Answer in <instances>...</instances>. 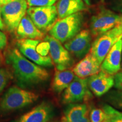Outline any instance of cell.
Here are the masks:
<instances>
[{"mask_svg": "<svg viewBox=\"0 0 122 122\" xmlns=\"http://www.w3.org/2000/svg\"><path fill=\"white\" fill-rule=\"evenodd\" d=\"M16 30L18 36L21 39H40L44 36L42 31L36 27L28 15L22 18Z\"/></svg>", "mask_w": 122, "mask_h": 122, "instance_id": "e0dca14e", "label": "cell"}, {"mask_svg": "<svg viewBox=\"0 0 122 122\" xmlns=\"http://www.w3.org/2000/svg\"><path fill=\"white\" fill-rule=\"evenodd\" d=\"M122 23V15L106 9H102L91 18L90 30L94 37L111 30Z\"/></svg>", "mask_w": 122, "mask_h": 122, "instance_id": "5b68a950", "label": "cell"}, {"mask_svg": "<svg viewBox=\"0 0 122 122\" xmlns=\"http://www.w3.org/2000/svg\"><path fill=\"white\" fill-rule=\"evenodd\" d=\"M107 98L111 105L122 110V91L118 89L111 92L107 95Z\"/></svg>", "mask_w": 122, "mask_h": 122, "instance_id": "44dd1931", "label": "cell"}, {"mask_svg": "<svg viewBox=\"0 0 122 122\" xmlns=\"http://www.w3.org/2000/svg\"><path fill=\"white\" fill-rule=\"evenodd\" d=\"M118 4L120 7V8L122 9V0H118Z\"/></svg>", "mask_w": 122, "mask_h": 122, "instance_id": "4dcf8cb0", "label": "cell"}, {"mask_svg": "<svg viewBox=\"0 0 122 122\" xmlns=\"http://www.w3.org/2000/svg\"><path fill=\"white\" fill-rule=\"evenodd\" d=\"M30 7L47 6L54 4L58 0H26Z\"/></svg>", "mask_w": 122, "mask_h": 122, "instance_id": "cb8c5ba5", "label": "cell"}, {"mask_svg": "<svg viewBox=\"0 0 122 122\" xmlns=\"http://www.w3.org/2000/svg\"><path fill=\"white\" fill-rule=\"evenodd\" d=\"M75 76L73 71L70 70L59 71L56 69L51 81V89L55 93H61L72 82Z\"/></svg>", "mask_w": 122, "mask_h": 122, "instance_id": "d6986e66", "label": "cell"}, {"mask_svg": "<svg viewBox=\"0 0 122 122\" xmlns=\"http://www.w3.org/2000/svg\"><path fill=\"white\" fill-rule=\"evenodd\" d=\"M7 37L4 32L0 30V50L4 49L7 45Z\"/></svg>", "mask_w": 122, "mask_h": 122, "instance_id": "4316f807", "label": "cell"}, {"mask_svg": "<svg viewBox=\"0 0 122 122\" xmlns=\"http://www.w3.org/2000/svg\"><path fill=\"white\" fill-rule=\"evenodd\" d=\"M5 61L12 70L17 85L23 89L35 87L48 80L49 77L46 70L29 60L16 48L7 50Z\"/></svg>", "mask_w": 122, "mask_h": 122, "instance_id": "6da1fadb", "label": "cell"}, {"mask_svg": "<svg viewBox=\"0 0 122 122\" xmlns=\"http://www.w3.org/2000/svg\"><path fill=\"white\" fill-rule=\"evenodd\" d=\"M88 85L92 92L97 97L107 93L114 85V76L100 70L87 78Z\"/></svg>", "mask_w": 122, "mask_h": 122, "instance_id": "4fadbf2b", "label": "cell"}, {"mask_svg": "<svg viewBox=\"0 0 122 122\" xmlns=\"http://www.w3.org/2000/svg\"><path fill=\"white\" fill-rule=\"evenodd\" d=\"M122 39L119 40L112 48L101 64L100 69L111 75H115L121 70Z\"/></svg>", "mask_w": 122, "mask_h": 122, "instance_id": "7c38bea8", "label": "cell"}, {"mask_svg": "<svg viewBox=\"0 0 122 122\" xmlns=\"http://www.w3.org/2000/svg\"><path fill=\"white\" fill-rule=\"evenodd\" d=\"M122 39V23L96 37L90 53L101 65L112 46Z\"/></svg>", "mask_w": 122, "mask_h": 122, "instance_id": "277c9868", "label": "cell"}, {"mask_svg": "<svg viewBox=\"0 0 122 122\" xmlns=\"http://www.w3.org/2000/svg\"><path fill=\"white\" fill-rule=\"evenodd\" d=\"M114 76V86L119 90L122 91V71L116 74Z\"/></svg>", "mask_w": 122, "mask_h": 122, "instance_id": "484cf974", "label": "cell"}, {"mask_svg": "<svg viewBox=\"0 0 122 122\" xmlns=\"http://www.w3.org/2000/svg\"><path fill=\"white\" fill-rule=\"evenodd\" d=\"M88 30H80L76 36L64 44V46L77 59L83 58L91 51L92 36Z\"/></svg>", "mask_w": 122, "mask_h": 122, "instance_id": "8fae6325", "label": "cell"}, {"mask_svg": "<svg viewBox=\"0 0 122 122\" xmlns=\"http://www.w3.org/2000/svg\"><path fill=\"white\" fill-rule=\"evenodd\" d=\"M92 97L87 78H80L75 75L72 82L64 90L62 101L65 104H70L88 101Z\"/></svg>", "mask_w": 122, "mask_h": 122, "instance_id": "52a82bcc", "label": "cell"}, {"mask_svg": "<svg viewBox=\"0 0 122 122\" xmlns=\"http://www.w3.org/2000/svg\"><path fill=\"white\" fill-rule=\"evenodd\" d=\"M39 96L25 89L11 86L0 98V111L10 112L23 109L35 103Z\"/></svg>", "mask_w": 122, "mask_h": 122, "instance_id": "7a4b0ae2", "label": "cell"}, {"mask_svg": "<svg viewBox=\"0 0 122 122\" xmlns=\"http://www.w3.org/2000/svg\"><path fill=\"white\" fill-rule=\"evenodd\" d=\"M45 41L49 44L50 57L56 69L63 71L72 66L74 59L59 41L51 36H46Z\"/></svg>", "mask_w": 122, "mask_h": 122, "instance_id": "9c48e42d", "label": "cell"}, {"mask_svg": "<svg viewBox=\"0 0 122 122\" xmlns=\"http://www.w3.org/2000/svg\"><path fill=\"white\" fill-rule=\"evenodd\" d=\"M89 114L86 103H70L64 111L61 122H91Z\"/></svg>", "mask_w": 122, "mask_h": 122, "instance_id": "9a60e30c", "label": "cell"}, {"mask_svg": "<svg viewBox=\"0 0 122 122\" xmlns=\"http://www.w3.org/2000/svg\"><path fill=\"white\" fill-rule=\"evenodd\" d=\"M26 0H12L1 9V14L5 26L10 31L17 28L20 22L26 14Z\"/></svg>", "mask_w": 122, "mask_h": 122, "instance_id": "8992f818", "label": "cell"}, {"mask_svg": "<svg viewBox=\"0 0 122 122\" xmlns=\"http://www.w3.org/2000/svg\"><path fill=\"white\" fill-rule=\"evenodd\" d=\"M39 40L22 39L17 42L18 50L24 57L36 65L42 67H52L53 61L50 56H43L37 52V48Z\"/></svg>", "mask_w": 122, "mask_h": 122, "instance_id": "30bf717a", "label": "cell"}, {"mask_svg": "<svg viewBox=\"0 0 122 122\" xmlns=\"http://www.w3.org/2000/svg\"><path fill=\"white\" fill-rule=\"evenodd\" d=\"M57 8L58 16L62 19L70 15L79 13L86 9L83 0H59Z\"/></svg>", "mask_w": 122, "mask_h": 122, "instance_id": "ac0fdd59", "label": "cell"}, {"mask_svg": "<svg viewBox=\"0 0 122 122\" xmlns=\"http://www.w3.org/2000/svg\"><path fill=\"white\" fill-rule=\"evenodd\" d=\"M36 49L40 54L46 56L48 54V51H49V44L47 41L42 42L40 45H37Z\"/></svg>", "mask_w": 122, "mask_h": 122, "instance_id": "d4e9b609", "label": "cell"}, {"mask_svg": "<svg viewBox=\"0 0 122 122\" xmlns=\"http://www.w3.org/2000/svg\"><path fill=\"white\" fill-rule=\"evenodd\" d=\"M5 28V24L3 22V20L1 16V11H0V30H4Z\"/></svg>", "mask_w": 122, "mask_h": 122, "instance_id": "f1b7e54d", "label": "cell"}, {"mask_svg": "<svg viewBox=\"0 0 122 122\" xmlns=\"http://www.w3.org/2000/svg\"><path fill=\"white\" fill-rule=\"evenodd\" d=\"M11 78V74L6 69L0 68V93L6 87Z\"/></svg>", "mask_w": 122, "mask_h": 122, "instance_id": "603a6c76", "label": "cell"}, {"mask_svg": "<svg viewBox=\"0 0 122 122\" xmlns=\"http://www.w3.org/2000/svg\"><path fill=\"white\" fill-rule=\"evenodd\" d=\"M2 57H1V54H0V65H1V63H2Z\"/></svg>", "mask_w": 122, "mask_h": 122, "instance_id": "1f68e13d", "label": "cell"}, {"mask_svg": "<svg viewBox=\"0 0 122 122\" xmlns=\"http://www.w3.org/2000/svg\"><path fill=\"white\" fill-rule=\"evenodd\" d=\"M12 0H0V11H1V9L3 6L5 5L9 2H11Z\"/></svg>", "mask_w": 122, "mask_h": 122, "instance_id": "83f0119b", "label": "cell"}, {"mask_svg": "<svg viewBox=\"0 0 122 122\" xmlns=\"http://www.w3.org/2000/svg\"><path fill=\"white\" fill-rule=\"evenodd\" d=\"M100 66L97 59L89 52L75 66L72 71L77 77L87 78L100 72Z\"/></svg>", "mask_w": 122, "mask_h": 122, "instance_id": "2e32d148", "label": "cell"}, {"mask_svg": "<svg viewBox=\"0 0 122 122\" xmlns=\"http://www.w3.org/2000/svg\"><path fill=\"white\" fill-rule=\"evenodd\" d=\"M83 1L84 2V3L86 5H91V0H83Z\"/></svg>", "mask_w": 122, "mask_h": 122, "instance_id": "f546056e", "label": "cell"}, {"mask_svg": "<svg viewBox=\"0 0 122 122\" xmlns=\"http://www.w3.org/2000/svg\"><path fill=\"white\" fill-rule=\"evenodd\" d=\"M83 20V14L81 12L60 19L50 28L49 34L61 43H65L80 31Z\"/></svg>", "mask_w": 122, "mask_h": 122, "instance_id": "3957f363", "label": "cell"}, {"mask_svg": "<svg viewBox=\"0 0 122 122\" xmlns=\"http://www.w3.org/2000/svg\"><path fill=\"white\" fill-rule=\"evenodd\" d=\"M53 116L54 109L52 105L44 101L14 122H49Z\"/></svg>", "mask_w": 122, "mask_h": 122, "instance_id": "5bb4252c", "label": "cell"}, {"mask_svg": "<svg viewBox=\"0 0 122 122\" xmlns=\"http://www.w3.org/2000/svg\"><path fill=\"white\" fill-rule=\"evenodd\" d=\"M121 70L122 71V63H121Z\"/></svg>", "mask_w": 122, "mask_h": 122, "instance_id": "d6a6232c", "label": "cell"}, {"mask_svg": "<svg viewBox=\"0 0 122 122\" xmlns=\"http://www.w3.org/2000/svg\"><path fill=\"white\" fill-rule=\"evenodd\" d=\"M89 117L91 122H102L106 117V114L102 108H94L90 112Z\"/></svg>", "mask_w": 122, "mask_h": 122, "instance_id": "7402d4cb", "label": "cell"}, {"mask_svg": "<svg viewBox=\"0 0 122 122\" xmlns=\"http://www.w3.org/2000/svg\"><path fill=\"white\" fill-rule=\"evenodd\" d=\"M102 109L106 114V117L102 122H122V112L109 105L103 106Z\"/></svg>", "mask_w": 122, "mask_h": 122, "instance_id": "ffe728a7", "label": "cell"}, {"mask_svg": "<svg viewBox=\"0 0 122 122\" xmlns=\"http://www.w3.org/2000/svg\"><path fill=\"white\" fill-rule=\"evenodd\" d=\"M27 15L41 31L49 30L56 22L58 16L56 6L30 7Z\"/></svg>", "mask_w": 122, "mask_h": 122, "instance_id": "ba28073f", "label": "cell"}]
</instances>
